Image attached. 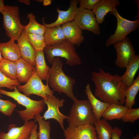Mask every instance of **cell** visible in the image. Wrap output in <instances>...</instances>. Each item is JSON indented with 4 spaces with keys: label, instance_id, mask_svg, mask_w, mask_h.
I'll return each mask as SVG.
<instances>
[{
    "label": "cell",
    "instance_id": "1",
    "mask_svg": "<svg viewBox=\"0 0 139 139\" xmlns=\"http://www.w3.org/2000/svg\"><path fill=\"white\" fill-rule=\"evenodd\" d=\"M91 80L95 85L94 95L100 100L111 104L123 105L125 101L127 89L123 84L121 76L106 72L101 68L92 72Z\"/></svg>",
    "mask_w": 139,
    "mask_h": 139
},
{
    "label": "cell",
    "instance_id": "2",
    "mask_svg": "<svg viewBox=\"0 0 139 139\" xmlns=\"http://www.w3.org/2000/svg\"><path fill=\"white\" fill-rule=\"evenodd\" d=\"M63 63L60 58H54L48 72V84L54 91L64 93L73 101L77 99L73 91L75 80L66 75L63 70Z\"/></svg>",
    "mask_w": 139,
    "mask_h": 139
},
{
    "label": "cell",
    "instance_id": "3",
    "mask_svg": "<svg viewBox=\"0 0 139 139\" xmlns=\"http://www.w3.org/2000/svg\"><path fill=\"white\" fill-rule=\"evenodd\" d=\"M14 91H8L0 89V94H3L13 98L20 105L25 108L23 110L17 111L21 119L24 122L34 119L37 114L43 111L46 103L44 100L36 101L31 99L24 94L20 93L15 86Z\"/></svg>",
    "mask_w": 139,
    "mask_h": 139
},
{
    "label": "cell",
    "instance_id": "4",
    "mask_svg": "<svg viewBox=\"0 0 139 139\" xmlns=\"http://www.w3.org/2000/svg\"><path fill=\"white\" fill-rule=\"evenodd\" d=\"M74 45L67 39L61 42L50 46H46L44 52L48 62L51 64L53 58L62 57L66 60V63L70 66L80 65L81 60L76 52Z\"/></svg>",
    "mask_w": 139,
    "mask_h": 139
},
{
    "label": "cell",
    "instance_id": "5",
    "mask_svg": "<svg viewBox=\"0 0 139 139\" xmlns=\"http://www.w3.org/2000/svg\"><path fill=\"white\" fill-rule=\"evenodd\" d=\"M69 114V126H77L87 124H93L97 120L88 100L74 101Z\"/></svg>",
    "mask_w": 139,
    "mask_h": 139
},
{
    "label": "cell",
    "instance_id": "6",
    "mask_svg": "<svg viewBox=\"0 0 139 139\" xmlns=\"http://www.w3.org/2000/svg\"><path fill=\"white\" fill-rule=\"evenodd\" d=\"M110 13L116 18L117 25L114 33L110 35L106 42L107 47L124 39L129 34L139 28V20L132 21L125 19L121 16L116 8Z\"/></svg>",
    "mask_w": 139,
    "mask_h": 139
},
{
    "label": "cell",
    "instance_id": "7",
    "mask_svg": "<svg viewBox=\"0 0 139 139\" xmlns=\"http://www.w3.org/2000/svg\"><path fill=\"white\" fill-rule=\"evenodd\" d=\"M3 15V25L6 35L16 40L20 36L23 25L20 22L19 9L16 6L5 5Z\"/></svg>",
    "mask_w": 139,
    "mask_h": 139
},
{
    "label": "cell",
    "instance_id": "8",
    "mask_svg": "<svg viewBox=\"0 0 139 139\" xmlns=\"http://www.w3.org/2000/svg\"><path fill=\"white\" fill-rule=\"evenodd\" d=\"M42 80L35 71L26 84L17 86V89L19 92H22L28 97L31 94H35L45 100L48 96L53 95L54 91L49 88L47 81V84L45 85Z\"/></svg>",
    "mask_w": 139,
    "mask_h": 139
},
{
    "label": "cell",
    "instance_id": "9",
    "mask_svg": "<svg viewBox=\"0 0 139 139\" xmlns=\"http://www.w3.org/2000/svg\"><path fill=\"white\" fill-rule=\"evenodd\" d=\"M73 21L82 30L91 31L95 35L100 34L99 24L92 10L78 7Z\"/></svg>",
    "mask_w": 139,
    "mask_h": 139
},
{
    "label": "cell",
    "instance_id": "10",
    "mask_svg": "<svg viewBox=\"0 0 139 139\" xmlns=\"http://www.w3.org/2000/svg\"><path fill=\"white\" fill-rule=\"evenodd\" d=\"M44 100L47 106V109L42 116V118L45 120L50 119L56 120L64 131L65 129L64 121L65 119H67L68 117L61 113L59 109L64 106L65 100L63 98L60 99L58 97L53 95L48 96L47 99Z\"/></svg>",
    "mask_w": 139,
    "mask_h": 139
},
{
    "label": "cell",
    "instance_id": "11",
    "mask_svg": "<svg viewBox=\"0 0 139 139\" xmlns=\"http://www.w3.org/2000/svg\"><path fill=\"white\" fill-rule=\"evenodd\" d=\"M113 45L117 54L115 65L119 68H125L132 58L135 55L131 42L129 38L126 37Z\"/></svg>",
    "mask_w": 139,
    "mask_h": 139
},
{
    "label": "cell",
    "instance_id": "12",
    "mask_svg": "<svg viewBox=\"0 0 139 139\" xmlns=\"http://www.w3.org/2000/svg\"><path fill=\"white\" fill-rule=\"evenodd\" d=\"M63 131L65 139H98L95 128L92 124L68 126Z\"/></svg>",
    "mask_w": 139,
    "mask_h": 139
},
{
    "label": "cell",
    "instance_id": "13",
    "mask_svg": "<svg viewBox=\"0 0 139 139\" xmlns=\"http://www.w3.org/2000/svg\"><path fill=\"white\" fill-rule=\"evenodd\" d=\"M36 124L32 120L24 122L20 127L11 124L8 126L7 133L0 132V139H29L32 128Z\"/></svg>",
    "mask_w": 139,
    "mask_h": 139
},
{
    "label": "cell",
    "instance_id": "14",
    "mask_svg": "<svg viewBox=\"0 0 139 139\" xmlns=\"http://www.w3.org/2000/svg\"><path fill=\"white\" fill-rule=\"evenodd\" d=\"M16 41L21 58L35 67L36 50L29 42L24 29Z\"/></svg>",
    "mask_w": 139,
    "mask_h": 139
},
{
    "label": "cell",
    "instance_id": "15",
    "mask_svg": "<svg viewBox=\"0 0 139 139\" xmlns=\"http://www.w3.org/2000/svg\"><path fill=\"white\" fill-rule=\"evenodd\" d=\"M78 0H71L70 1L69 7L66 11L60 10L59 7L57 8L58 13L57 19L54 22L50 24H46L43 19V24L47 28L54 27L74 21L78 7L77 4Z\"/></svg>",
    "mask_w": 139,
    "mask_h": 139
},
{
    "label": "cell",
    "instance_id": "16",
    "mask_svg": "<svg viewBox=\"0 0 139 139\" xmlns=\"http://www.w3.org/2000/svg\"><path fill=\"white\" fill-rule=\"evenodd\" d=\"M120 4L118 0H100L92 10L98 23H102L107 13L112 12Z\"/></svg>",
    "mask_w": 139,
    "mask_h": 139
},
{
    "label": "cell",
    "instance_id": "17",
    "mask_svg": "<svg viewBox=\"0 0 139 139\" xmlns=\"http://www.w3.org/2000/svg\"><path fill=\"white\" fill-rule=\"evenodd\" d=\"M66 39L74 45L79 46L84 39L82 30L73 21L61 25Z\"/></svg>",
    "mask_w": 139,
    "mask_h": 139
},
{
    "label": "cell",
    "instance_id": "18",
    "mask_svg": "<svg viewBox=\"0 0 139 139\" xmlns=\"http://www.w3.org/2000/svg\"><path fill=\"white\" fill-rule=\"evenodd\" d=\"M125 68V71L124 74L121 76V77L123 84L127 88L133 82L135 75L139 69V55H135Z\"/></svg>",
    "mask_w": 139,
    "mask_h": 139
},
{
    "label": "cell",
    "instance_id": "19",
    "mask_svg": "<svg viewBox=\"0 0 139 139\" xmlns=\"http://www.w3.org/2000/svg\"><path fill=\"white\" fill-rule=\"evenodd\" d=\"M0 49L4 59L15 62L21 58L18 46L13 39L0 43Z\"/></svg>",
    "mask_w": 139,
    "mask_h": 139
},
{
    "label": "cell",
    "instance_id": "20",
    "mask_svg": "<svg viewBox=\"0 0 139 139\" xmlns=\"http://www.w3.org/2000/svg\"><path fill=\"white\" fill-rule=\"evenodd\" d=\"M84 91L97 120H100L105 110L110 104L103 102L98 99L93 94L89 83L86 85Z\"/></svg>",
    "mask_w": 139,
    "mask_h": 139
},
{
    "label": "cell",
    "instance_id": "21",
    "mask_svg": "<svg viewBox=\"0 0 139 139\" xmlns=\"http://www.w3.org/2000/svg\"><path fill=\"white\" fill-rule=\"evenodd\" d=\"M15 63L17 79L20 82L27 83L36 71L35 67L22 58Z\"/></svg>",
    "mask_w": 139,
    "mask_h": 139
},
{
    "label": "cell",
    "instance_id": "22",
    "mask_svg": "<svg viewBox=\"0 0 139 139\" xmlns=\"http://www.w3.org/2000/svg\"><path fill=\"white\" fill-rule=\"evenodd\" d=\"M44 36L47 46L59 44L66 39L60 25L46 28Z\"/></svg>",
    "mask_w": 139,
    "mask_h": 139
},
{
    "label": "cell",
    "instance_id": "23",
    "mask_svg": "<svg viewBox=\"0 0 139 139\" xmlns=\"http://www.w3.org/2000/svg\"><path fill=\"white\" fill-rule=\"evenodd\" d=\"M128 109L123 105L111 104L105 110L102 116L106 120H120L122 119Z\"/></svg>",
    "mask_w": 139,
    "mask_h": 139
},
{
    "label": "cell",
    "instance_id": "24",
    "mask_svg": "<svg viewBox=\"0 0 139 139\" xmlns=\"http://www.w3.org/2000/svg\"><path fill=\"white\" fill-rule=\"evenodd\" d=\"M36 71L41 80L47 81L50 67L47 64L43 50L36 51Z\"/></svg>",
    "mask_w": 139,
    "mask_h": 139
},
{
    "label": "cell",
    "instance_id": "25",
    "mask_svg": "<svg viewBox=\"0 0 139 139\" xmlns=\"http://www.w3.org/2000/svg\"><path fill=\"white\" fill-rule=\"evenodd\" d=\"M98 139H111L113 128L104 119L97 120L93 124Z\"/></svg>",
    "mask_w": 139,
    "mask_h": 139
},
{
    "label": "cell",
    "instance_id": "26",
    "mask_svg": "<svg viewBox=\"0 0 139 139\" xmlns=\"http://www.w3.org/2000/svg\"><path fill=\"white\" fill-rule=\"evenodd\" d=\"M27 18L29 19V22L27 25H23V29L27 33L44 35L46 27L38 23L36 21V16L32 13H28Z\"/></svg>",
    "mask_w": 139,
    "mask_h": 139
},
{
    "label": "cell",
    "instance_id": "27",
    "mask_svg": "<svg viewBox=\"0 0 139 139\" xmlns=\"http://www.w3.org/2000/svg\"><path fill=\"white\" fill-rule=\"evenodd\" d=\"M139 90V75L134 80L132 84L127 88L125 92V106L128 109L132 108L135 105V99Z\"/></svg>",
    "mask_w": 139,
    "mask_h": 139
},
{
    "label": "cell",
    "instance_id": "28",
    "mask_svg": "<svg viewBox=\"0 0 139 139\" xmlns=\"http://www.w3.org/2000/svg\"><path fill=\"white\" fill-rule=\"evenodd\" d=\"M35 121H37L39 125V132L37 134L38 139H51V126L49 121L44 120L40 114L35 117Z\"/></svg>",
    "mask_w": 139,
    "mask_h": 139
},
{
    "label": "cell",
    "instance_id": "29",
    "mask_svg": "<svg viewBox=\"0 0 139 139\" xmlns=\"http://www.w3.org/2000/svg\"><path fill=\"white\" fill-rule=\"evenodd\" d=\"M0 71L11 79H17L15 62L3 58L0 63Z\"/></svg>",
    "mask_w": 139,
    "mask_h": 139
},
{
    "label": "cell",
    "instance_id": "30",
    "mask_svg": "<svg viewBox=\"0 0 139 139\" xmlns=\"http://www.w3.org/2000/svg\"><path fill=\"white\" fill-rule=\"evenodd\" d=\"M29 41L36 51L43 50L46 46L44 35L27 34Z\"/></svg>",
    "mask_w": 139,
    "mask_h": 139
},
{
    "label": "cell",
    "instance_id": "31",
    "mask_svg": "<svg viewBox=\"0 0 139 139\" xmlns=\"http://www.w3.org/2000/svg\"><path fill=\"white\" fill-rule=\"evenodd\" d=\"M16 106L10 100L0 99V111L5 116L11 117Z\"/></svg>",
    "mask_w": 139,
    "mask_h": 139
},
{
    "label": "cell",
    "instance_id": "32",
    "mask_svg": "<svg viewBox=\"0 0 139 139\" xmlns=\"http://www.w3.org/2000/svg\"><path fill=\"white\" fill-rule=\"evenodd\" d=\"M20 82L18 80H13L7 77L0 71V89L6 87L10 90H14L15 86H18Z\"/></svg>",
    "mask_w": 139,
    "mask_h": 139
},
{
    "label": "cell",
    "instance_id": "33",
    "mask_svg": "<svg viewBox=\"0 0 139 139\" xmlns=\"http://www.w3.org/2000/svg\"><path fill=\"white\" fill-rule=\"evenodd\" d=\"M139 118V108H131L128 109L121 119L124 123H134Z\"/></svg>",
    "mask_w": 139,
    "mask_h": 139
},
{
    "label": "cell",
    "instance_id": "34",
    "mask_svg": "<svg viewBox=\"0 0 139 139\" xmlns=\"http://www.w3.org/2000/svg\"><path fill=\"white\" fill-rule=\"evenodd\" d=\"M99 1L100 0H79L78 1L79 7L92 10Z\"/></svg>",
    "mask_w": 139,
    "mask_h": 139
},
{
    "label": "cell",
    "instance_id": "35",
    "mask_svg": "<svg viewBox=\"0 0 139 139\" xmlns=\"http://www.w3.org/2000/svg\"><path fill=\"white\" fill-rule=\"evenodd\" d=\"M122 133L121 129L117 127L113 128L111 139H120V137Z\"/></svg>",
    "mask_w": 139,
    "mask_h": 139
},
{
    "label": "cell",
    "instance_id": "36",
    "mask_svg": "<svg viewBox=\"0 0 139 139\" xmlns=\"http://www.w3.org/2000/svg\"><path fill=\"white\" fill-rule=\"evenodd\" d=\"M38 125L36 124L32 129L29 139H38L37 128Z\"/></svg>",
    "mask_w": 139,
    "mask_h": 139
},
{
    "label": "cell",
    "instance_id": "37",
    "mask_svg": "<svg viewBox=\"0 0 139 139\" xmlns=\"http://www.w3.org/2000/svg\"><path fill=\"white\" fill-rule=\"evenodd\" d=\"M4 1L0 0V13L2 14L5 10V5L4 4Z\"/></svg>",
    "mask_w": 139,
    "mask_h": 139
},
{
    "label": "cell",
    "instance_id": "38",
    "mask_svg": "<svg viewBox=\"0 0 139 139\" xmlns=\"http://www.w3.org/2000/svg\"><path fill=\"white\" fill-rule=\"evenodd\" d=\"M18 1L24 3V4L29 5L31 4V2L30 0H18Z\"/></svg>",
    "mask_w": 139,
    "mask_h": 139
},
{
    "label": "cell",
    "instance_id": "39",
    "mask_svg": "<svg viewBox=\"0 0 139 139\" xmlns=\"http://www.w3.org/2000/svg\"><path fill=\"white\" fill-rule=\"evenodd\" d=\"M52 0H43V5L44 6H46L50 5L51 3Z\"/></svg>",
    "mask_w": 139,
    "mask_h": 139
},
{
    "label": "cell",
    "instance_id": "40",
    "mask_svg": "<svg viewBox=\"0 0 139 139\" xmlns=\"http://www.w3.org/2000/svg\"><path fill=\"white\" fill-rule=\"evenodd\" d=\"M2 55V53L0 49V63L3 59Z\"/></svg>",
    "mask_w": 139,
    "mask_h": 139
},
{
    "label": "cell",
    "instance_id": "41",
    "mask_svg": "<svg viewBox=\"0 0 139 139\" xmlns=\"http://www.w3.org/2000/svg\"><path fill=\"white\" fill-rule=\"evenodd\" d=\"M133 139H139V134H137L136 136L133 138Z\"/></svg>",
    "mask_w": 139,
    "mask_h": 139
},
{
    "label": "cell",
    "instance_id": "42",
    "mask_svg": "<svg viewBox=\"0 0 139 139\" xmlns=\"http://www.w3.org/2000/svg\"><path fill=\"white\" fill-rule=\"evenodd\" d=\"M34 1H36L42 3L43 2V0H36Z\"/></svg>",
    "mask_w": 139,
    "mask_h": 139
},
{
    "label": "cell",
    "instance_id": "43",
    "mask_svg": "<svg viewBox=\"0 0 139 139\" xmlns=\"http://www.w3.org/2000/svg\"><path fill=\"white\" fill-rule=\"evenodd\" d=\"M0 97H2L1 96V95L0 94Z\"/></svg>",
    "mask_w": 139,
    "mask_h": 139
}]
</instances>
